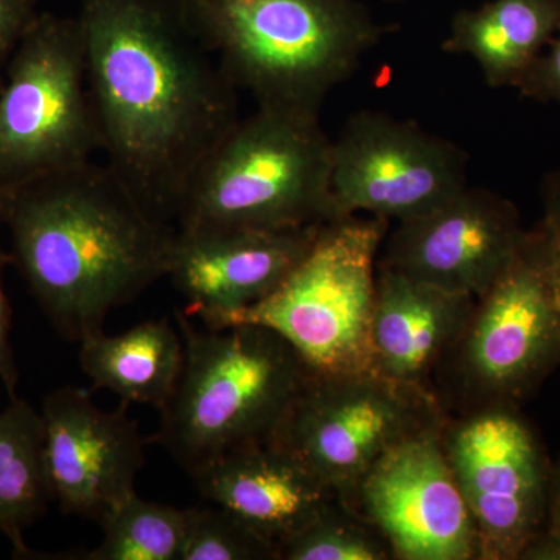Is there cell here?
Masks as SVG:
<instances>
[{
	"label": "cell",
	"instance_id": "1",
	"mask_svg": "<svg viewBox=\"0 0 560 560\" xmlns=\"http://www.w3.org/2000/svg\"><path fill=\"white\" fill-rule=\"evenodd\" d=\"M101 150L161 219L176 220L195 176L235 127L237 86L176 0H81Z\"/></svg>",
	"mask_w": 560,
	"mask_h": 560
},
{
	"label": "cell",
	"instance_id": "2",
	"mask_svg": "<svg viewBox=\"0 0 560 560\" xmlns=\"http://www.w3.org/2000/svg\"><path fill=\"white\" fill-rule=\"evenodd\" d=\"M0 223L40 311L79 345L167 276L176 235L108 164L94 161L0 189Z\"/></svg>",
	"mask_w": 560,
	"mask_h": 560
},
{
	"label": "cell",
	"instance_id": "3",
	"mask_svg": "<svg viewBox=\"0 0 560 560\" xmlns=\"http://www.w3.org/2000/svg\"><path fill=\"white\" fill-rule=\"evenodd\" d=\"M184 21L257 105L319 110L383 27L357 0H176Z\"/></svg>",
	"mask_w": 560,
	"mask_h": 560
},
{
	"label": "cell",
	"instance_id": "4",
	"mask_svg": "<svg viewBox=\"0 0 560 560\" xmlns=\"http://www.w3.org/2000/svg\"><path fill=\"white\" fill-rule=\"evenodd\" d=\"M184 341L178 385L151 441L187 474L270 441L312 372L275 330L256 324L197 329L175 311Z\"/></svg>",
	"mask_w": 560,
	"mask_h": 560
},
{
	"label": "cell",
	"instance_id": "5",
	"mask_svg": "<svg viewBox=\"0 0 560 560\" xmlns=\"http://www.w3.org/2000/svg\"><path fill=\"white\" fill-rule=\"evenodd\" d=\"M318 113L257 105L201 165L176 230H294L330 221L334 140Z\"/></svg>",
	"mask_w": 560,
	"mask_h": 560
},
{
	"label": "cell",
	"instance_id": "6",
	"mask_svg": "<svg viewBox=\"0 0 560 560\" xmlns=\"http://www.w3.org/2000/svg\"><path fill=\"white\" fill-rule=\"evenodd\" d=\"M388 220L326 221L307 256L265 300L217 329L256 324L279 334L312 374L372 371L371 324L378 254Z\"/></svg>",
	"mask_w": 560,
	"mask_h": 560
},
{
	"label": "cell",
	"instance_id": "7",
	"mask_svg": "<svg viewBox=\"0 0 560 560\" xmlns=\"http://www.w3.org/2000/svg\"><path fill=\"white\" fill-rule=\"evenodd\" d=\"M97 150L79 18L39 13L2 73L0 189L77 167Z\"/></svg>",
	"mask_w": 560,
	"mask_h": 560
},
{
	"label": "cell",
	"instance_id": "8",
	"mask_svg": "<svg viewBox=\"0 0 560 560\" xmlns=\"http://www.w3.org/2000/svg\"><path fill=\"white\" fill-rule=\"evenodd\" d=\"M559 366L560 308L526 237L518 256L475 302L466 329L434 375L441 383L434 393L442 407L451 399L463 415L522 408Z\"/></svg>",
	"mask_w": 560,
	"mask_h": 560
},
{
	"label": "cell",
	"instance_id": "9",
	"mask_svg": "<svg viewBox=\"0 0 560 560\" xmlns=\"http://www.w3.org/2000/svg\"><path fill=\"white\" fill-rule=\"evenodd\" d=\"M447 419L433 390L375 371L311 374L270 441L342 499L383 455Z\"/></svg>",
	"mask_w": 560,
	"mask_h": 560
},
{
	"label": "cell",
	"instance_id": "10",
	"mask_svg": "<svg viewBox=\"0 0 560 560\" xmlns=\"http://www.w3.org/2000/svg\"><path fill=\"white\" fill-rule=\"evenodd\" d=\"M442 447L474 521L480 560H518L547 522L551 463L522 408L447 419Z\"/></svg>",
	"mask_w": 560,
	"mask_h": 560
},
{
	"label": "cell",
	"instance_id": "11",
	"mask_svg": "<svg viewBox=\"0 0 560 560\" xmlns=\"http://www.w3.org/2000/svg\"><path fill=\"white\" fill-rule=\"evenodd\" d=\"M467 183V154L410 120L361 110L331 147L330 220L352 215L415 219Z\"/></svg>",
	"mask_w": 560,
	"mask_h": 560
},
{
	"label": "cell",
	"instance_id": "12",
	"mask_svg": "<svg viewBox=\"0 0 560 560\" xmlns=\"http://www.w3.org/2000/svg\"><path fill=\"white\" fill-rule=\"evenodd\" d=\"M441 430L383 455L341 501L388 541L397 560H480L477 530Z\"/></svg>",
	"mask_w": 560,
	"mask_h": 560
},
{
	"label": "cell",
	"instance_id": "13",
	"mask_svg": "<svg viewBox=\"0 0 560 560\" xmlns=\"http://www.w3.org/2000/svg\"><path fill=\"white\" fill-rule=\"evenodd\" d=\"M526 237L514 202L466 186L430 212L389 226L378 264L478 300L518 256Z\"/></svg>",
	"mask_w": 560,
	"mask_h": 560
},
{
	"label": "cell",
	"instance_id": "14",
	"mask_svg": "<svg viewBox=\"0 0 560 560\" xmlns=\"http://www.w3.org/2000/svg\"><path fill=\"white\" fill-rule=\"evenodd\" d=\"M40 415L54 500L65 514L102 523L135 495L145 463L128 404L102 410L90 390L62 386L44 397Z\"/></svg>",
	"mask_w": 560,
	"mask_h": 560
},
{
	"label": "cell",
	"instance_id": "15",
	"mask_svg": "<svg viewBox=\"0 0 560 560\" xmlns=\"http://www.w3.org/2000/svg\"><path fill=\"white\" fill-rule=\"evenodd\" d=\"M324 223L294 230H176L167 276L208 329L265 300L307 256Z\"/></svg>",
	"mask_w": 560,
	"mask_h": 560
},
{
	"label": "cell",
	"instance_id": "16",
	"mask_svg": "<svg viewBox=\"0 0 560 560\" xmlns=\"http://www.w3.org/2000/svg\"><path fill=\"white\" fill-rule=\"evenodd\" d=\"M206 500L278 547L337 499L300 458L276 442L246 445L190 475Z\"/></svg>",
	"mask_w": 560,
	"mask_h": 560
},
{
	"label": "cell",
	"instance_id": "17",
	"mask_svg": "<svg viewBox=\"0 0 560 560\" xmlns=\"http://www.w3.org/2000/svg\"><path fill=\"white\" fill-rule=\"evenodd\" d=\"M475 302L377 261L372 371L433 390L434 375L466 329Z\"/></svg>",
	"mask_w": 560,
	"mask_h": 560
},
{
	"label": "cell",
	"instance_id": "18",
	"mask_svg": "<svg viewBox=\"0 0 560 560\" xmlns=\"http://www.w3.org/2000/svg\"><path fill=\"white\" fill-rule=\"evenodd\" d=\"M559 33L560 0H489L456 14L442 49L470 57L489 86L517 88Z\"/></svg>",
	"mask_w": 560,
	"mask_h": 560
},
{
	"label": "cell",
	"instance_id": "19",
	"mask_svg": "<svg viewBox=\"0 0 560 560\" xmlns=\"http://www.w3.org/2000/svg\"><path fill=\"white\" fill-rule=\"evenodd\" d=\"M79 359L92 388L161 410L178 385L184 341L171 319L145 320L124 334L102 330L84 338Z\"/></svg>",
	"mask_w": 560,
	"mask_h": 560
},
{
	"label": "cell",
	"instance_id": "20",
	"mask_svg": "<svg viewBox=\"0 0 560 560\" xmlns=\"http://www.w3.org/2000/svg\"><path fill=\"white\" fill-rule=\"evenodd\" d=\"M51 501L43 415L14 397L0 411V534L10 540L14 558H35L24 534Z\"/></svg>",
	"mask_w": 560,
	"mask_h": 560
},
{
	"label": "cell",
	"instance_id": "21",
	"mask_svg": "<svg viewBox=\"0 0 560 560\" xmlns=\"http://www.w3.org/2000/svg\"><path fill=\"white\" fill-rule=\"evenodd\" d=\"M187 510L140 499L125 500L101 523L103 540L83 560H179Z\"/></svg>",
	"mask_w": 560,
	"mask_h": 560
},
{
	"label": "cell",
	"instance_id": "22",
	"mask_svg": "<svg viewBox=\"0 0 560 560\" xmlns=\"http://www.w3.org/2000/svg\"><path fill=\"white\" fill-rule=\"evenodd\" d=\"M388 541L341 499L279 545V560H390Z\"/></svg>",
	"mask_w": 560,
	"mask_h": 560
},
{
	"label": "cell",
	"instance_id": "23",
	"mask_svg": "<svg viewBox=\"0 0 560 560\" xmlns=\"http://www.w3.org/2000/svg\"><path fill=\"white\" fill-rule=\"evenodd\" d=\"M179 560H279V550L221 506L189 508Z\"/></svg>",
	"mask_w": 560,
	"mask_h": 560
},
{
	"label": "cell",
	"instance_id": "24",
	"mask_svg": "<svg viewBox=\"0 0 560 560\" xmlns=\"http://www.w3.org/2000/svg\"><path fill=\"white\" fill-rule=\"evenodd\" d=\"M541 219L528 230V242L560 308V171L541 184Z\"/></svg>",
	"mask_w": 560,
	"mask_h": 560
},
{
	"label": "cell",
	"instance_id": "25",
	"mask_svg": "<svg viewBox=\"0 0 560 560\" xmlns=\"http://www.w3.org/2000/svg\"><path fill=\"white\" fill-rule=\"evenodd\" d=\"M523 97L560 105V33L517 84Z\"/></svg>",
	"mask_w": 560,
	"mask_h": 560
},
{
	"label": "cell",
	"instance_id": "26",
	"mask_svg": "<svg viewBox=\"0 0 560 560\" xmlns=\"http://www.w3.org/2000/svg\"><path fill=\"white\" fill-rule=\"evenodd\" d=\"M38 14V0H0V77Z\"/></svg>",
	"mask_w": 560,
	"mask_h": 560
},
{
	"label": "cell",
	"instance_id": "27",
	"mask_svg": "<svg viewBox=\"0 0 560 560\" xmlns=\"http://www.w3.org/2000/svg\"><path fill=\"white\" fill-rule=\"evenodd\" d=\"M7 264H13L11 254L0 250V382L5 386L10 399L16 396L20 371L11 346V305L3 290L2 271Z\"/></svg>",
	"mask_w": 560,
	"mask_h": 560
},
{
	"label": "cell",
	"instance_id": "28",
	"mask_svg": "<svg viewBox=\"0 0 560 560\" xmlns=\"http://www.w3.org/2000/svg\"><path fill=\"white\" fill-rule=\"evenodd\" d=\"M544 530L560 539V456L551 463L547 522H545Z\"/></svg>",
	"mask_w": 560,
	"mask_h": 560
},
{
	"label": "cell",
	"instance_id": "29",
	"mask_svg": "<svg viewBox=\"0 0 560 560\" xmlns=\"http://www.w3.org/2000/svg\"><path fill=\"white\" fill-rule=\"evenodd\" d=\"M0 88H2V77H0Z\"/></svg>",
	"mask_w": 560,
	"mask_h": 560
}]
</instances>
